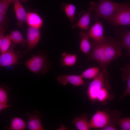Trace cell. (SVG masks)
Wrapping results in <instances>:
<instances>
[{
	"instance_id": "6da1fadb",
	"label": "cell",
	"mask_w": 130,
	"mask_h": 130,
	"mask_svg": "<svg viewBox=\"0 0 130 130\" xmlns=\"http://www.w3.org/2000/svg\"><path fill=\"white\" fill-rule=\"evenodd\" d=\"M98 0V2L95 4L92 18L95 21H97L99 18L101 17L110 23L111 18L123 3L115 2L110 0Z\"/></svg>"
},
{
	"instance_id": "7a4b0ae2",
	"label": "cell",
	"mask_w": 130,
	"mask_h": 130,
	"mask_svg": "<svg viewBox=\"0 0 130 130\" xmlns=\"http://www.w3.org/2000/svg\"><path fill=\"white\" fill-rule=\"evenodd\" d=\"M105 53L104 59L101 66L102 69L106 67L112 61L122 54V47L121 40H117L110 37H105Z\"/></svg>"
},
{
	"instance_id": "3957f363",
	"label": "cell",
	"mask_w": 130,
	"mask_h": 130,
	"mask_svg": "<svg viewBox=\"0 0 130 130\" xmlns=\"http://www.w3.org/2000/svg\"><path fill=\"white\" fill-rule=\"evenodd\" d=\"M108 74L106 68L102 69L97 76L93 79L88 87V95L90 100L94 101L97 100L98 93L103 87L109 89Z\"/></svg>"
},
{
	"instance_id": "277c9868",
	"label": "cell",
	"mask_w": 130,
	"mask_h": 130,
	"mask_svg": "<svg viewBox=\"0 0 130 130\" xmlns=\"http://www.w3.org/2000/svg\"><path fill=\"white\" fill-rule=\"evenodd\" d=\"M25 65L30 71L35 73H47L50 68L46 58L42 54L33 55Z\"/></svg>"
},
{
	"instance_id": "5b68a950",
	"label": "cell",
	"mask_w": 130,
	"mask_h": 130,
	"mask_svg": "<svg viewBox=\"0 0 130 130\" xmlns=\"http://www.w3.org/2000/svg\"><path fill=\"white\" fill-rule=\"evenodd\" d=\"M110 23L115 26L123 25L130 26V3H123L111 18Z\"/></svg>"
},
{
	"instance_id": "8992f818",
	"label": "cell",
	"mask_w": 130,
	"mask_h": 130,
	"mask_svg": "<svg viewBox=\"0 0 130 130\" xmlns=\"http://www.w3.org/2000/svg\"><path fill=\"white\" fill-rule=\"evenodd\" d=\"M95 3L91 1L90 4V7L87 10L83 11L78 14L80 19L76 23L72 24L71 26L73 29L76 28H80L84 30L88 29L90 24L91 17L92 12L94 10Z\"/></svg>"
},
{
	"instance_id": "52a82bcc",
	"label": "cell",
	"mask_w": 130,
	"mask_h": 130,
	"mask_svg": "<svg viewBox=\"0 0 130 130\" xmlns=\"http://www.w3.org/2000/svg\"><path fill=\"white\" fill-rule=\"evenodd\" d=\"M110 118L109 114L104 111L98 110L89 122L90 128L101 129L108 124Z\"/></svg>"
},
{
	"instance_id": "ba28073f",
	"label": "cell",
	"mask_w": 130,
	"mask_h": 130,
	"mask_svg": "<svg viewBox=\"0 0 130 130\" xmlns=\"http://www.w3.org/2000/svg\"><path fill=\"white\" fill-rule=\"evenodd\" d=\"M0 56V65L1 67L11 66L18 64L20 57L19 52H15L13 46L5 52L1 53Z\"/></svg>"
},
{
	"instance_id": "9c48e42d",
	"label": "cell",
	"mask_w": 130,
	"mask_h": 130,
	"mask_svg": "<svg viewBox=\"0 0 130 130\" xmlns=\"http://www.w3.org/2000/svg\"><path fill=\"white\" fill-rule=\"evenodd\" d=\"M105 39L102 42H98L93 41L91 43V58L92 59L97 62L100 66L102 63L105 55Z\"/></svg>"
},
{
	"instance_id": "30bf717a",
	"label": "cell",
	"mask_w": 130,
	"mask_h": 130,
	"mask_svg": "<svg viewBox=\"0 0 130 130\" xmlns=\"http://www.w3.org/2000/svg\"><path fill=\"white\" fill-rule=\"evenodd\" d=\"M80 75H64L58 76L57 79L60 84L65 85L68 83L76 86L85 84V83Z\"/></svg>"
},
{
	"instance_id": "8fae6325",
	"label": "cell",
	"mask_w": 130,
	"mask_h": 130,
	"mask_svg": "<svg viewBox=\"0 0 130 130\" xmlns=\"http://www.w3.org/2000/svg\"><path fill=\"white\" fill-rule=\"evenodd\" d=\"M28 120L27 127L30 130H43L44 128L41 121V116L37 110H35L32 113H27Z\"/></svg>"
},
{
	"instance_id": "7c38bea8",
	"label": "cell",
	"mask_w": 130,
	"mask_h": 130,
	"mask_svg": "<svg viewBox=\"0 0 130 130\" xmlns=\"http://www.w3.org/2000/svg\"><path fill=\"white\" fill-rule=\"evenodd\" d=\"M104 29L102 23L98 21L91 27L88 33L90 38L94 41L101 42L105 39L104 35Z\"/></svg>"
},
{
	"instance_id": "4fadbf2b",
	"label": "cell",
	"mask_w": 130,
	"mask_h": 130,
	"mask_svg": "<svg viewBox=\"0 0 130 130\" xmlns=\"http://www.w3.org/2000/svg\"><path fill=\"white\" fill-rule=\"evenodd\" d=\"M14 9L18 21L17 25L19 26H22L26 22L27 13L19 0H15L13 2Z\"/></svg>"
},
{
	"instance_id": "5bb4252c",
	"label": "cell",
	"mask_w": 130,
	"mask_h": 130,
	"mask_svg": "<svg viewBox=\"0 0 130 130\" xmlns=\"http://www.w3.org/2000/svg\"><path fill=\"white\" fill-rule=\"evenodd\" d=\"M40 34L39 29L29 26L27 33V40L28 47L30 50L37 44L40 39Z\"/></svg>"
},
{
	"instance_id": "9a60e30c",
	"label": "cell",
	"mask_w": 130,
	"mask_h": 130,
	"mask_svg": "<svg viewBox=\"0 0 130 130\" xmlns=\"http://www.w3.org/2000/svg\"><path fill=\"white\" fill-rule=\"evenodd\" d=\"M78 35L81 40L80 49L85 54H88L91 48V44L89 40L90 37L88 33L86 31L81 30Z\"/></svg>"
},
{
	"instance_id": "2e32d148",
	"label": "cell",
	"mask_w": 130,
	"mask_h": 130,
	"mask_svg": "<svg viewBox=\"0 0 130 130\" xmlns=\"http://www.w3.org/2000/svg\"><path fill=\"white\" fill-rule=\"evenodd\" d=\"M121 70L122 71L121 78L124 81L127 83L126 90L120 98L122 99L130 94V65L127 64L121 68Z\"/></svg>"
},
{
	"instance_id": "e0dca14e",
	"label": "cell",
	"mask_w": 130,
	"mask_h": 130,
	"mask_svg": "<svg viewBox=\"0 0 130 130\" xmlns=\"http://www.w3.org/2000/svg\"><path fill=\"white\" fill-rule=\"evenodd\" d=\"M72 123L78 130H88L90 129L89 122L86 114L74 118Z\"/></svg>"
},
{
	"instance_id": "ac0fdd59",
	"label": "cell",
	"mask_w": 130,
	"mask_h": 130,
	"mask_svg": "<svg viewBox=\"0 0 130 130\" xmlns=\"http://www.w3.org/2000/svg\"><path fill=\"white\" fill-rule=\"evenodd\" d=\"M26 22L29 26L39 29L42 26L43 24L42 19L38 14L35 13H27Z\"/></svg>"
},
{
	"instance_id": "d6986e66",
	"label": "cell",
	"mask_w": 130,
	"mask_h": 130,
	"mask_svg": "<svg viewBox=\"0 0 130 130\" xmlns=\"http://www.w3.org/2000/svg\"><path fill=\"white\" fill-rule=\"evenodd\" d=\"M110 118L108 124L105 127L101 129L104 130H117L116 126L119 119L120 118L121 114L119 111L114 110L110 114Z\"/></svg>"
},
{
	"instance_id": "ffe728a7",
	"label": "cell",
	"mask_w": 130,
	"mask_h": 130,
	"mask_svg": "<svg viewBox=\"0 0 130 130\" xmlns=\"http://www.w3.org/2000/svg\"><path fill=\"white\" fill-rule=\"evenodd\" d=\"M77 60L76 54H70L65 52L62 54L60 63L62 67L72 66L75 65Z\"/></svg>"
},
{
	"instance_id": "44dd1931",
	"label": "cell",
	"mask_w": 130,
	"mask_h": 130,
	"mask_svg": "<svg viewBox=\"0 0 130 130\" xmlns=\"http://www.w3.org/2000/svg\"><path fill=\"white\" fill-rule=\"evenodd\" d=\"M61 8L70 21L73 22L76 20L75 16L76 7L74 5L71 3H63L61 5Z\"/></svg>"
},
{
	"instance_id": "7402d4cb",
	"label": "cell",
	"mask_w": 130,
	"mask_h": 130,
	"mask_svg": "<svg viewBox=\"0 0 130 130\" xmlns=\"http://www.w3.org/2000/svg\"><path fill=\"white\" fill-rule=\"evenodd\" d=\"M27 127L26 124L22 118L15 117L11 120L10 126L8 128L11 130H23Z\"/></svg>"
},
{
	"instance_id": "603a6c76",
	"label": "cell",
	"mask_w": 130,
	"mask_h": 130,
	"mask_svg": "<svg viewBox=\"0 0 130 130\" xmlns=\"http://www.w3.org/2000/svg\"><path fill=\"white\" fill-rule=\"evenodd\" d=\"M100 72V69L97 67H90L84 71L80 75L82 78L86 79H93Z\"/></svg>"
},
{
	"instance_id": "cb8c5ba5",
	"label": "cell",
	"mask_w": 130,
	"mask_h": 130,
	"mask_svg": "<svg viewBox=\"0 0 130 130\" xmlns=\"http://www.w3.org/2000/svg\"><path fill=\"white\" fill-rule=\"evenodd\" d=\"M121 40L122 47L126 49L129 52H130V30L125 29L121 31Z\"/></svg>"
},
{
	"instance_id": "d4e9b609",
	"label": "cell",
	"mask_w": 130,
	"mask_h": 130,
	"mask_svg": "<svg viewBox=\"0 0 130 130\" xmlns=\"http://www.w3.org/2000/svg\"><path fill=\"white\" fill-rule=\"evenodd\" d=\"M9 35L13 46L17 44H23L25 42L21 33L18 30L12 31Z\"/></svg>"
},
{
	"instance_id": "484cf974",
	"label": "cell",
	"mask_w": 130,
	"mask_h": 130,
	"mask_svg": "<svg viewBox=\"0 0 130 130\" xmlns=\"http://www.w3.org/2000/svg\"><path fill=\"white\" fill-rule=\"evenodd\" d=\"M11 45H12V43L9 35L4 36L1 40L0 41V50L1 53L7 51Z\"/></svg>"
},
{
	"instance_id": "4316f807",
	"label": "cell",
	"mask_w": 130,
	"mask_h": 130,
	"mask_svg": "<svg viewBox=\"0 0 130 130\" xmlns=\"http://www.w3.org/2000/svg\"><path fill=\"white\" fill-rule=\"evenodd\" d=\"M117 124L122 130H130V117L120 118Z\"/></svg>"
},
{
	"instance_id": "83f0119b",
	"label": "cell",
	"mask_w": 130,
	"mask_h": 130,
	"mask_svg": "<svg viewBox=\"0 0 130 130\" xmlns=\"http://www.w3.org/2000/svg\"><path fill=\"white\" fill-rule=\"evenodd\" d=\"M108 89L106 87H103L101 89L97 94V100L101 102L107 100L109 97Z\"/></svg>"
},
{
	"instance_id": "f1b7e54d",
	"label": "cell",
	"mask_w": 130,
	"mask_h": 130,
	"mask_svg": "<svg viewBox=\"0 0 130 130\" xmlns=\"http://www.w3.org/2000/svg\"><path fill=\"white\" fill-rule=\"evenodd\" d=\"M13 2L12 0H0V13L6 14L9 5Z\"/></svg>"
},
{
	"instance_id": "f546056e",
	"label": "cell",
	"mask_w": 130,
	"mask_h": 130,
	"mask_svg": "<svg viewBox=\"0 0 130 130\" xmlns=\"http://www.w3.org/2000/svg\"><path fill=\"white\" fill-rule=\"evenodd\" d=\"M8 94L6 90L3 87H0V103H7L8 101Z\"/></svg>"
},
{
	"instance_id": "4dcf8cb0",
	"label": "cell",
	"mask_w": 130,
	"mask_h": 130,
	"mask_svg": "<svg viewBox=\"0 0 130 130\" xmlns=\"http://www.w3.org/2000/svg\"><path fill=\"white\" fill-rule=\"evenodd\" d=\"M12 106L11 105H8L7 103H0V112L3 110L5 109Z\"/></svg>"
},
{
	"instance_id": "1f68e13d",
	"label": "cell",
	"mask_w": 130,
	"mask_h": 130,
	"mask_svg": "<svg viewBox=\"0 0 130 130\" xmlns=\"http://www.w3.org/2000/svg\"><path fill=\"white\" fill-rule=\"evenodd\" d=\"M6 14L0 13V24L1 25L3 23L6 16Z\"/></svg>"
},
{
	"instance_id": "d6a6232c",
	"label": "cell",
	"mask_w": 130,
	"mask_h": 130,
	"mask_svg": "<svg viewBox=\"0 0 130 130\" xmlns=\"http://www.w3.org/2000/svg\"><path fill=\"white\" fill-rule=\"evenodd\" d=\"M13 0V1H14L15 0ZM20 0L21 1L23 2H26L27 0Z\"/></svg>"
},
{
	"instance_id": "836d02e7",
	"label": "cell",
	"mask_w": 130,
	"mask_h": 130,
	"mask_svg": "<svg viewBox=\"0 0 130 130\" xmlns=\"http://www.w3.org/2000/svg\"><path fill=\"white\" fill-rule=\"evenodd\" d=\"M129 53H130V52Z\"/></svg>"
}]
</instances>
